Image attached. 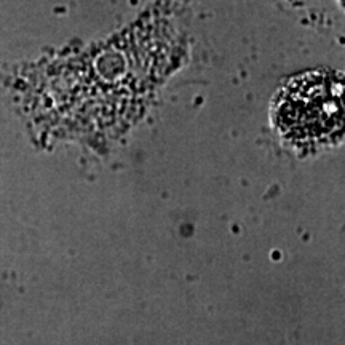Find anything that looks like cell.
Returning <instances> with one entry per match:
<instances>
[{"instance_id": "6da1fadb", "label": "cell", "mask_w": 345, "mask_h": 345, "mask_svg": "<svg viewBox=\"0 0 345 345\" xmlns=\"http://www.w3.org/2000/svg\"><path fill=\"white\" fill-rule=\"evenodd\" d=\"M343 85L337 74L313 72L293 80L278 96L275 121L296 145L337 141L343 126Z\"/></svg>"}]
</instances>
